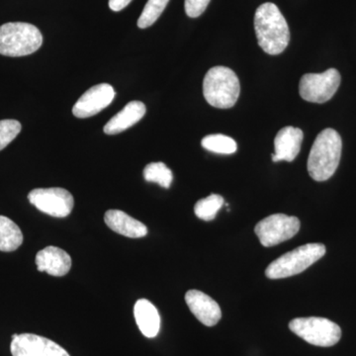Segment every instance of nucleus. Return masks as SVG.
Wrapping results in <instances>:
<instances>
[{
  "label": "nucleus",
  "instance_id": "nucleus-1",
  "mask_svg": "<svg viewBox=\"0 0 356 356\" xmlns=\"http://www.w3.org/2000/svg\"><path fill=\"white\" fill-rule=\"evenodd\" d=\"M254 29L257 43L268 55H280L289 44V26L280 8L271 2L261 4L255 11Z\"/></svg>",
  "mask_w": 356,
  "mask_h": 356
},
{
  "label": "nucleus",
  "instance_id": "nucleus-2",
  "mask_svg": "<svg viewBox=\"0 0 356 356\" xmlns=\"http://www.w3.org/2000/svg\"><path fill=\"white\" fill-rule=\"evenodd\" d=\"M343 149L341 136L334 129L322 131L312 147L308 158L309 175L316 181H325L336 172Z\"/></svg>",
  "mask_w": 356,
  "mask_h": 356
},
{
  "label": "nucleus",
  "instance_id": "nucleus-3",
  "mask_svg": "<svg viewBox=\"0 0 356 356\" xmlns=\"http://www.w3.org/2000/svg\"><path fill=\"white\" fill-rule=\"evenodd\" d=\"M240 92V81L229 67H212L204 77L203 95L211 106L232 108L238 102Z\"/></svg>",
  "mask_w": 356,
  "mask_h": 356
},
{
  "label": "nucleus",
  "instance_id": "nucleus-4",
  "mask_svg": "<svg viewBox=\"0 0 356 356\" xmlns=\"http://www.w3.org/2000/svg\"><path fill=\"white\" fill-rule=\"evenodd\" d=\"M43 36L36 26L24 22H9L0 26V55L24 57L38 51Z\"/></svg>",
  "mask_w": 356,
  "mask_h": 356
},
{
  "label": "nucleus",
  "instance_id": "nucleus-5",
  "mask_svg": "<svg viewBox=\"0 0 356 356\" xmlns=\"http://www.w3.org/2000/svg\"><path fill=\"white\" fill-rule=\"evenodd\" d=\"M325 254L322 243H307L292 252L281 255L271 262L266 270L269 280H282L303 273Z\"/></svg>",
  "mask_w": 356,
  "mask_h": 356
},
{
  "label": "nucleus",
  "instance_id": "nucleus-6",
  "mask_svg": "<svg viewBox=\"0 0 356 356\" xmlns=\"http://www.w3.org/2000/svg\"><path fill=\"white\" fill-rule=\"evenodd\" d=\"M289 329L307 343L322 348H330L339 343L341 330L329 318L309 317L292 320Z\"/></svg>",
  "mask_w": 356,
  "mask_h": 356
},
{
  "label": "nucleus",
  "instance_id": "nucleus-7",
  "mask_svg": "<svg viewBox=\"0 0 356 356\" xmlns=\"http://www.w3.org/2000/svg\"><path fill=\"white\" fill-rule=\"evenodd\" d=\"M341 81V74L336 69H329L322 74H304L300 79V95L306 102L322 104L336 95Z\"/></svg>",
  "mask_w": 356,
  "mask_h": 356
},
{
  "label": "nucleus",
  "instance_id": "nucleus-8",
  "mask_svg": "<svg viewBox=\"0 0 356 356\" xmlns=\"http://www.w3.org/2000/svg\"><path fill=\"white\" fill-rule=\"evenodd\" d=\"M300 229L298 218L273 214L257 222L254 232L264 247L269 248L290 240Z\"/></svg>",
  "mask_w": 356,
  "mask_h": 356
},
{
  "label": "nucleus",
  "instance_id": "nucleus-9",
  "mask_svg": "<svg viewBox=\"0 0 356 356\" xmlns=\"http://www.w3.org/2000/svg\"><path fill=\"white\" fill-rule=\"evenodd\" d=\"M28 199L37 209L56 218L69 216L74 205L72 194L58 187L34 189L30 192Z\"/></svg>",
  "mask_w": 356,
  "mask_h": 356
},
{
  "label": "nucleus",
  "instance_id": "nucleus-10",
  "mask_svg": "<svg viewBox=\"0 0 356 356\" xmlns=\"http://www.w3.org/2000/svg\"><path fill=\"white\" fill-rule=\"evenodd\" d=\"M10 350L13 356H70L55 341L34 334H13Z\"/></svg>",
  "mask_w": 356,
  "mask_h": 356
},
{
  "label": "nucleus",
  "instance_id": "nucleus-11",
  "mask_svg": "<svg viewBox=\"0 0 356 356\" xmlns=\"http://www.w3.org/2000/svg\"><path fill=\"white\" fill-rule=\"evenodd\" d=\"M114 88L108 83L97 84L89 88L77 100L72 108L76 118H89L108 107L115 98Z\"/></svg>",
  "mask_w": 356,
  "mask_h": 356
},
{
  "label": "nucleus",
  "instance_id": "nucleus-12",
  "mask_svg": "<svg viewBox=\"0 0 356 356\" xmlns=\"http://www.w3.org/2000/svg\"><path fill=\"white\" fill-rule=\"evenodd\" d=\"M185 302L191 313L206 327H214L221 320L222 311L219 304L205 293L189 290L185 294Z\"/></svg>",
  "mask_w": 356,
  "mask_h": 356
},
{
  "label": "nucleus",
  "instance_id": "nucleus-13",
  "mask_svg": "<svg viewBox=\"0 0 356 356\" xmlns=\"http://www.w3.org/2000/svg\"><path fill=\"white\" fill-rule=\"evenodd\" d=\"M303 137L304 134L301 129L292 127V126L281 129L274 140V149H275V153L273 154L274 163L283 161L291 163L294 161L301 149Z\"/></svg>",
  "mask_w": 356,
  "mask_h": 356
},
{
  "label": "nucleus",
  "instance_id": "nucleus-14",
  "mask_svg": "<svg viewBox=\"0 0 356 356\" xmlns=\"http://www.w3.org/2000/svg\"><path fill=\"white\" fill-rule=\"evenodd\" d=\"M35 262L40 273H46L57 277L65 276L72 268L70 254L62 248L53 245L40 250Z\"/></svg>",
  "mask_w": 356,
  "mask_h": 356
},
{
  "label": "nucleus",
  "instance_id": "nucleus-15",
  "mask_svg": "<svg viewBox=\"0 0 356 356\" xmlns=\"http://www.w3.org/2000/svg\"><path fill=\"white\" fill-rule=\"evenodd\" d=\"M104 221L115 233L127 238H143L147 234V228L142 222L129 216L123 211H107L105 213Z\"/></svg>",
  "mask_w": 356,
  "mask_h": 356
},
{
  "label": "nucleus",
  "instance_id": "nucleus-16",
  "mask_svg": "<svg viewBox=\"0 0 356 356\" xmlns=\"http://www.w3.org/2000/svg\"><path fill=\"white\" fill-rule=\"evenodd\" d=\"M146 105L140 102H129L119 113L115 115L104 126L106 135H116L132 127L142 120L146 114Z\"/></svg>",
  "mask_w": 356,
  "mask_h": 356
},
{
  "label": "nucleus",
  "instance_id": "nucleus-17",
  "mask_svg": "<svg viewBox=\"0 0 356 356\" xmlns=\"http://www.w3.org/2000/svg\"><path fill=\"white\" fill-rule=\"evenodd\" d=\"M134 316L140 332L153 339L158 336L161 327V317L158 309L146 299H140L134 307Z\"/></svg>",
  "mask_w": 356,
  "mask_h": 356
},
{
  "label": "nucleus",
  "instance_id": "nucleus-18",
  "mask_svg": "<svg viewBox=\"0 0 356 356\" xmlns=\"http://www.w3.org/2000/svg\"><path fill=\"white\" fill-rule=\"evenodd\" d=\"M22 243L23 234L19 227L9 218L0 216V252H14Z\"/></svg>",
  "mask_w": 356,
  "mask_h": 356
},
{
  "label": "nucleus",
  "instance_id": "nucleus-19",
  "mask_svg": "<svg viewBox=\"0 0 356 356\" xmlns=\"http://www.w3.org/2000/svg\"><path fill=\"white\" fill-rule=\"evenodd\" d=\"M204 149L212 153L220 154H235L238 146L235 140L222 134L206 136L201 142Z\"/></svg>",
  "mask_w": 356,
  "mask_h": 356
},
{
  "label": "nucleus",
  "instance_id": "nucleus-20",
  "mask_svg": "<svg viewBox=\"0 0 356 356\" xmlns=\"http://www.w3.org/2000/svg\"><path fill=\"white\" fill-rule=\"evenodd\" d=\"M224 205V198L218 194H211L208 197L199 200L195 204L194 212L199 219L203 221H212L217 216V213Z\"/></svg>",
  "mask_w": 356,
  "mask_h": 356
},
{
  "label": "nucleus",
  "instance_id": "nucleus-21",
  "mask_svg": "<svg viewBox=\"0 0 356 356\" xmlns=\"http://www.w3.org/2000/svg\"><path fill=\"white\" fill-rule=\"evenodd\" d=\"M144 177L147 182H154L163 188H170L172 185L173 175L172 170L163 163H149L145 168Z\"/></svg>",
  "mask_w": 356,
  "mask_h": 356
},
{
  "label": "nucleus",
  "instance_id": "nucleus-22",
  "mask_svg": "<svg viewBox=\"0 0 356 356\" xmlns=\"http://www.w3.org/2000/svg\"><path fill=\"white\" fill-rule=\"evenodd\" d=\"M168 1L170 0H147L146 6L138 20V27L146 29L153 25L165 10Z\"/></svg>",
  "mask_w": 356,
  "mask_h": 356
},
{
  "label": "nucleus",
  "instance_id": "nucleus-23",
  "mask_svg": "<svg viewBox=\"0 0 356 356\" xmlns=\"http://www.w3.org/2000/svg\"><path fill=\"white\" fill-rule=\"evenodd\" d=\"M20 122L7 119V120L0 121V151L8 146L21 132Z\"/></svg>",
  "mask_w": 356,
  "mask_h": 356
},
{
  "label": "nucleus",
  "instance_id": "nucleus-24",
  "mask_svg": "<svg viewBox=\"0 0 356 356\" xmlns=\"http://www.w3.org/2000/svg\"><path fill=\"white\" fill-rule=\"evenodd\" d=\"M211 0H185V13L191 18H197L202 15Z\"/></svg>",
  "mask_w": 356,
  "mask_h": 356
},
{
  "label": "nucleus",
  "instance_id": "nucleus-25",
  "mask_svg": "<svg viewBox=\"0 0 356 356\" xmlns=\"http://www.w3.org/2000/svg\"><path fill=\"white\" fill-rule=\"evenodd\" d=\"M131 1L132 0H109V7L111 10L118 13L127 7Z\"/></svg>",
  "mask_w": 356,
  "mask_h": 356
}]
</instances>
